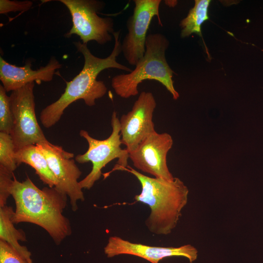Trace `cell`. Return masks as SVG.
Returning a JSON list of instances; mask_svg holds the SVG:
<instances>
[{"instance_id":"obj_8","label":"cell","mask_w":263,"mask_h":263,"mask_svg":"<svg viewBox=\"0 0 263 263\" xmlns=\"http://www.w3.org/2000/svg\"><path fill=\"white\" fill-rule=\"evenodd\" d=\"M133 13L127 19L128 33L121 42L122 53L129 64L136 66L144 57L147 31L155 16H159L161 0H134Z\"/></svg>"},{"instance_id":"obj_15","label":"cell","mask_w":263,"mask_h":263,"mask_svg":"<svg viewBox=\"0 0 263 263\" xmlns=\"http://www.w3.org/2000/svg\"><path fill=\"white\" fill-rule=\"evenodd\" d=\"M14 211L13 207L7 205L0 207V240L8 243L28 263H33L31 253L19 241H26L25 233L21 229H17L12 221Z\"/></svg>"},{"instance_id":"obj_3","label":"cell","mask_w":263,"mask_h":263,"mask_svg":"<svg viewBox=\"0 0 263 263\" xmlns=\"http://www.w3.org/2000/svg\"><path fill=\"white\" fill-rule=\"evenodd\" d=\"M124 170L133 174L141 184V192L134 196V200L148 205L150 208V215L145 222L149 231L156 235L170 233L187 204V187L177 177L171 180L152 178L129 166Z\"/></svg>"},{"instance_id":"obj_18","label":"cell","mask_w":263,"mask_h":263,"mask_svg":"<svg viewBox=\"0 0 263 263\" xmlns=\"http://www.w3.org/2000/svg\"><path fill=\"white\" fill-rule=\"evenodd\" d=\"M3 86L0 85V132L10 134L13 123L10 97Z\"/></svg>"},{"instance_id":"obj_5","label":"cell","mask_w":263,"mask_h":263,"mask_svg":"<svg viewBox=\"0 0 263 263\" xmlns=\"http://www.w3.org/2000/svg\"><path fill=\"white\" fill-rule=\"evenodd\" d=\"M111 126V134L104 140L93 138L85 130L79 132L80 136L86 140L88 148L84 153L76 155L75 160L80 164L90 162L92 164L91 171L79 182L82 189H90L102 174L106 178L112 172L124 170L128 166L129 152L121 148L120 122L115 111L112 115Z\"/></svg>"},{"instance_id":"obj_12","label":"cell","mask_w":263,"mask_h":263,"mask_svg":"<svg viewBox=\"0 0 263 263\" xmlns=\"http://www.w3.org/2000/svg\"><path fill=\"white\" fill-rule=\"evenodd\" d=\"M108 258L120 255H131L143 258L151 263H159L165 258L181 256L188 259L190 263L198 257L197 249L190 244L179 247H162L134 243L117 236H111L104 248Z\"/></svg>"},{"instance_id":"obj_21","label":"cell","mask_w":263,"mask_h":263,"mask_svg":"<svg viewBox=\"0 0 263 263\" xmlns=\"http://www.w3.org/2000/svg\"><path fill=\"white\" fill-rule=\"evenodd\" d=\"M33 4L30 0H0V13L6 14L10 12H24L30 9Z\"/></svg>"},{"instance_id":"obj_4","label":"cell","mask_w":263,"mask_h":263,"mask_svg":"<svg viewBox=\"0 0 263 263\" xmlns=\"http://www.w3.org/2000/svg\"><path fill=\"white\" fill-rule=\"evenodd\" d=\"M169 45L167 38L159 33L147 35L145 53L134 70L127 74L114 76L111 85L116 94L128 98L138 94V85L146 80H156L163 85L177 100L179 94L173 86V71L169 65L165 53Z\"/></svg>"},{"instance_id":"obj_6","label":"cell","mask_w":263,"mask_h":263,"mask_svg":"<svg viewBox=\"0 0 263 263\" xmlns=\"http://www.w3.org/2000/svg\"><path fill=\"white\" fill-rule=\"evenodd\" d=\"M70 12L72 27L66 34L78 36L83 44L95 41L100 45L110 42L114 31L113 19L98 15L105 7L104 1L97 0H59Z\"/></svg>"},{"instance_id":"obj_16","label":"cell","mask_w":263,"mask_h":263,"mask_svg":"<svg viewBox=\"0 0 263 263\" xmlns=\"http://www.w3.org/2000/svg\"><path fill=\"white\" fill-rule=\"evenodd\" d=\"M210 2L209 0H195L194 7L189 10L187 17L180 22L182 38L188 37L192 33L202 36L201 26L208 19V7Z\"/></svg>"},{"instance_id":"obj_20","label":"cell","mask_w":263,"mask_h":263,"mask_svg":"<svg viewBox=\"0 0 263 263\" xmlns=\"http://www.w3.org/2000/svg\"><path fill=\"white\" fill-rule=\"evenodd\" d=\"M14 173H10L0 168V207L6 205L10 194V190Z\"/></svg>"},{"instance_id":"obj_7","label":"cell","mask_w":263,"mask_h":263,"mask_svg":"<svg viewBox=\"0 0 263 263\" xmlns=\"http://www.w3.org/2000/svg\"><path fill=\"white\" fill-rule=\"evenodd\" d=\"M34 82L12 92L10 97L13 123L10 135L16 151L25 146L49 142L35 113Z\"/></svg>"},{"instance_id":"obj_14","label":"cell","mask_w":263,"mask_h":263,"mask_svg":"<svg viewBox=\"0 0 263 263\" xmlns=\"http://www.w3.org/2000/svg\"><path fill=\"white\" fill-rule=\"evenodd\" d=\"M16 160L18 166L22 163L33 168L39 179L50 188L56 187L57 180L48 165L44 154L36 145L25 146L16 151Z\"/></svg>"},{"instance_id":"obj_2","label":"cell","mask_w":263,"mask_h":263,"mask_svg":"<svg viewBox=\"0 0 263 263\" xmlns=\"http://www.w3.org/2000/svg\"><path fill=\"white\" fill-rule=\"evenodd\" d=\"M113 37L114 44L113 51L104 58L94 56L87 44L80 41L75 42L84 57L83 67L76 76L67 82L65 91L60 97L41 111L39 118L45 128H51L57 123L65 110L74 102L82 99L87 106L91 107L95 104L96 99L104 96L107 88L103 81L97 80L98 75L103 70L114 68L128 73L132 71L117 61V56L122 53L120 31L114 32Z\"/></svg>"},{"instance_id":"obj_9","label":"cell","mask_w":263,"mask_h":263,"mask_svg":"<svg viewBox=\"0 0 263 263\" xmlns=\"http://www.w3.org/2000/svg\"><path fill=\"white\" fill-rule=\"evenodd\" d=\"M36 145L44 154L50 169L57 180V184L55 187L69 197L71 209L76 211L78 209L77 202L84 201L85 198L78 181L82 172L73 159L74 153L50 142Z\"/></svg>"},{"instance_id":"obj_19","label":"cell","mask_w":263,"mask_h":263,"mask_svg":"<svg viewBox=\"0 0 263 263\" xmlns=\"http://www.w3.org/2000/svg\"><path fill=\"white\" fill-rule=\"evenodd\" d=\"M0 263H28L8 243L0 240Z\"/></svg>"},{"instance_id":"obj_10","label":"cell","mask_w":263,"mask_h":263,"mask_svg":"<svg viewBox=\"0 0 263 263\" xmlns=\"http://www.w3.org/2000/svg\"><path fill=\"white\" fill-rule=\"evenodd\" d=\"M156 102L150 92H141L132 110L123 114L120 120L122 143L129 152L134 151L141 142L156 132L152 121Z\"/></svg>"},{"instance_id":"obj_11","label":"cell","mask_w":263,"mask_h":263,"mask_svg":"<svg viewBox=\"0 0 263 263\" xmlns=\"http://www.w3.org/2000/svg\"><path fill=\"white\" fill-rule=\"evenodd\" d=\"M172 144L170 134L155 132L130 152L129 157L137 169L155 178L171 180L174 177L168 168L167 156Z\"/></svg>"},{"instance_id":"obj_1","label":"cell","mask_w":263,"mask_h":263,"mask_svg":"<svg viewBox=\"0 0 263 263\" xmlns=\"http://www.w3.org/2000/svg\"><path fill=\"white\" fill-rule=\"evenodd\" d=\"M10 192L16 205L12 217L14 224L38 225L48 232L56 245L72 234L70 221L63 214L68 196L55 187L40 189L29 177L20 182L14 175Z\"/></svg>"},{"instance_id":"obj_13","label":"cell","mask_w":263,"mask_h":263,"mask_svg":"<svg viewBox=\"0 0 263 263\" xmlns=\"http://www.w3.org/2000/svg\"><path fill=\"white\" fill-rule=\"evenodd\" d=\"M61 67L54 57H51L46 66L33 70L30 61H27L23 67H18L8 63L0 56V79L6 91L12 92L34 81L40 84L42 81H51L56 70Z\"/></svg>"},{"instance_id":"obj_17","label":"cell","mask_w":263,"mask_h":263,"mask_svg":"<svg viewBox=\"0 0 263 263\" xmlns=\"http://www.w3.org/2000/svg\"><path fill=\"white\" fill-rule=\"evenodd\" d=\"M15 154L16 149L10 134L0 132V168L13 173L18 167Z\"/></svg>"}]
</instances>
